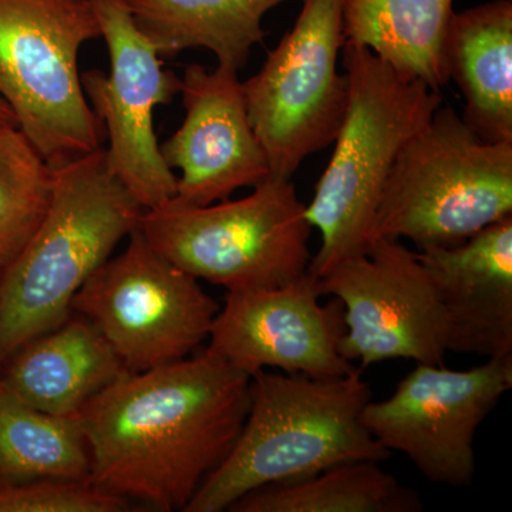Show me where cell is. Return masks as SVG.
<instances>
[{
	"mask_svg": "<svg viewBox=\"0 0 512 512\" xmlns=\"http://www.w3.org/2000/svg\"><path fill=\"white\" fill-rule=\"evenodd\" d=\"M72 311L92 323L127 372L141 373L191 356L210 338L220 306L137 227L127 248L76 293Z\"/></svg>",
	"mask_w": 512,
	"mask_h": 512,
	"instance_id": "9c48e42d",
	"label": "cell"
},
{
	"mask_svg": "<svg viewBox=\"0 0 512 512\" xmlns=\"http://www.w3.org/2000/svg\"><path fill=\"white\" fill-rule=\"evenodd\" d=\"M454 0H345L346 42L440 90L448 83L444 42Z\"/></svg>",
	"mask_w": 512,
	"mask_h": 512,
	"instance_id": "d6986e66",
	"label": "cell"
},
{
	"mask_svg": "<svg viewBox=\"0 0 512 512\" xmlns=\"http://www.w3.org/2000/svg\"><path fill=\"white\" fill-rule=\"evenodd\" d=\"M370 400L372 387L362 369L329 379L256 372L237 443L184 511H228L265 485L311 477L353 461L383 463L392 453L362 423Z\"/></svg>",
	"mask_w": 512,
	"mask_h": 512,
	"instance_id": "7a4b0ae2",
	"label": "cell"
},
{
	"mask_svg": "<svg viewBox=\"0 0 512 512\" xmlns=\"http://www.w3.org/2000/svg\"><path fill=\"white\" fill-rule=\"evenodd\" d=\"M144 211L114 173L106 148L55 168L45 217L0 272V363L70 318L76 293Z\"/></svg>",
	"mask_w": 512,
	"mask_h": 512,
	"instance_id": "3957f363",
	"label": "cell"
},
{
	"mask_svg": "<svg viewBox=\"0 0 512 512\" xmlns=\"http://www.w3.org/2000/svg\"><path fill=\"white\" fill-rule=\"evenodd\" d=\"M110 55V74L82 73L86 99L109 138L111 167L144 210L173 200L177 175L165 163L154 110L180 94L181 79L138 30L123 0H90Z\"/></svg>",
	"mask_w": 512,
	"mask_h": 512,
	"instance_id": "8fae6325",
	"label": "cell"
},
{
	"mask_svg": "<svg viewBox=\"0 0 512 512\" xmlns=\"http://www.w3.org/2000/svg\"><path fill=\"white\" fill-rule=\"evenodd\" d=\"M447 79L463 93L464 123L481 140L512 141V2L454 12L444 42Z\"/></svg>",
	"mask_w": 512,
	"mask_h": 512,
	"instance_id": "e0dca14e",
	"label": "cell"
},
{
	"mask_svg": "<svg viewBox=\"0 0 512 512\" xmlns=\"http://www.w3.org/2000/svg\"><path fill=\"white\" fill-rule=\"evenodd\" d=\"M316 284L320 296L342 302L346 333L340 353L359 362V369L397 359L443 365V311L429 274L402 241L376 239Z\"/></svg>",
	"mask_w": 512,
	"mask_h": 512,
	"instance_id": "7c38bea8",
	"label": "cell"
},
{
	"mask_svg": "<svg viewBox=\"0 0 512 512\" xmlns=\"http://www.w3.org/2000/svg\"><path fill=\"white\" fill-rule=\"evenodd\" d=\"M0 383L20 402L57 416H77L127 372L109 343L84 318H69L9 357Z\"/></svg>",
	"mask_w": 512,
	"mask_h": 512,
	"instance_id": "2e32d148",
	"label": "cell"
},
{
	"mask_svg": "<svg viewBox=\"0 0 512 512\" xmlns=\"http://www.w3.org/2000/svg\"><path fill=\"white\" fill-rule=\"evenodd\" d=\"M0 272H2V271H0Z\"/></svg>",
	"mask_w": 512,
	"mask_h": 512,
	"instance_id": "d4e9b609",
	"label": "cell"
},
{
	"mask_svg": "<svg viewBox=\"0 0 512 512\" xmlns=\"http://www.w3.org/2000/svg\"><path fill=\"white\" fill-rule=\"evenodd\" d=\"M55 168L18 126L0 124V271L19 255L45 217Z\"/></svg>",
	"mask_w": 512,
	"mask_h": 512,
	"instance_id": "7402d4cb",
	"label": "cell"
},
{
	"mask_svg": "<svg viewBox=\"0 0 512 512\" xmlns=\"http://www.w3.org/2000/svg\"><path fill=\"white\" fill-rule=\"evenodd\" d=\"M320 298L309 271L288 285L228 292L207 349L249 376L268 367L316 379L348 376L359 367L340 353L342 302Z\"/></svg>",
	"mask_w": 512,
	"mask_h": 512,
	"instance_id": "4fadbf2b",
	"label": "cell"
},
{
	"mask_svg": "<svg viewBox=\"0 0 512 512\" xmlns=\"http://www.w3.org/2000/svg\"><path fill=\"white\" fill-rule=\"evenodd\" d=\"M180 94L183 123L160 144L165 163L181 174L174 200L204 207L271 177L237 70L190 64Z\"/></svg>",
	"mask_w": 512,
	"mask_h": 512,
	"instance_id": "5bb4252c",
	"label": "cell"
},
{
	"mask_svg": "<svg viewBox=\"0 0 512 512\" xmlns=\"http://www.w3.org/2000/svg\"><path fill=\"white\" fill-rule=\"evenodd\" d=\"M0 124H13V126H18L15 114H13V111L10 110V107L5 103L2 97H0Z\"/></svg>",
	"mask_w": 512,
	"mask_h": 512,
	"instance_id": "cb8c5ba5",
	"label": "cell"
},
{
	"mask_svg": "<svg viewBox=\"0 0 512 512\" xmlns=\"http://www.w3.org/2000/svg\"><path fill=\"white\" fill-rule=\"evenodd\" d=\"M512 215V141L490 143L441 104L400 151L377 207L370 244L409 239L454 247Z\"/></svg>",
	"mask_w": 512,
	"mask_h": 512,
	"instance_id": "5b68a950",
	"label": "cell"
},
{
	"mask_svg": "<svg viewBox=\"0 0 512 512\" xmlns=\"http://www.w3.org/2000/svg\"><path fill=\"white\" fill-rule=\"evenodd\" d=\"M511 387L512 357L488 359L468 370L417 363L389 399L366 404L362 423L431 483L470 487L478 427Z\"/></svg>",
	"mask_w": 512,
	"mask_h": 512,
	"instance_id": "30bf717a",
	"label": "cell"
},
{
	"mask_svg": "<svg viewBox=\"0 0 512 512\" xmlns=\"http://www.w3.org/2000/svg\"><path fill=\"white\" fill-rule=\"evenodd\" d=\"M138 30L161 59L207 49L221 66L239 70L264 39L262 20L291 0H123Z\"/></svg>",
	"mask_w": 512,
	"mask_h": 512,
	"instance_id": "ac0fdd59",
	"label": "cell"
},
{
	"mask_svg": "<svg viewBox=\"0 0 512 512\" xmlns=\"http://www.w3.org/2000/svg\"><path fill=\"white\" fill-rule=\"evenodd\" d=\"M90 454L77 416L28 406L0 383V480L90 481Z\"/></svg>",
	"mask_w": 512,
	"mask_h": 512,
	"instance_id": "44dd1931",
	"label": "cell"
},
{
	"mask_svg": "<svg viewBox=\"0 0 512 512\" xmlns=\"http://www.w3.org/2000/svg\"><path fill=\"white\" fill-rule=\"evenodd\" d=\"M342 67L348 107L328 167L306 205V217L320 234L309 264L316 279L369 248L384 185L400 151L443 104L440 90L400 73L367 47L346 42Z\"/></svg>",
	"mask_w": 512,
	"mask_h": 512,
	"instance_id": "277c9868",
	"label": "cell"
},
{
	"mask_svg": "<svg viewBox=\"0 0 512 512\" xmlns=\"http://www.w3.org/2000/svg\"><path fill=\"white\" fill-rule=\"evenodd\" d=\"M420 494L376 461L338 464L299 480L256 488L232 512H421Z\"/></svg>",
	"mask_w": 512,
	"mask_h": 512,
	"instance_id": "ffe728a7",
	"label": "cell"
},
{
	"mask_svg": "<svg viewBox=\"0 0 512 512\" xmlns=\"http://www.w3.org/2000/svg\"><path fill=\"white\" fill-rule=\"evenodd\" d=\"M251 376L204 349L124 372L77 414L90 483L158 511H184L237 443Z\"/></svg>",
	"mask_w": 512,
	"mask_h": 512,
	"instance_id": "6da1fadb",
	"label": "cell"
},
{
	"mask_svg": "<svg viewBox=\"0 0 512 512\" xmlns=\"http://www.w3.org/2000/svg\"><path fill=\"white\" fill-rule=\"evenodd\" d=\"M295 25L242 82L271 177L291 180L303 161L330 146L348 107V80L338 69L346 43L345 0H302Z\"/></svg>",
	"mask_w": 512,
	"mask_h": 512,
	"instance_id": "ba28073f",
	"label": "cell"
},
{
	"mask_svg": "<svg viewBox=\"0 0 512 512\" xmlns=\"http://www.w3.org/2000/svg\"><path fill=\"white\" fill-rule=\"evenodd\" d=\"M138 229L168 261L228 292L291 284L308 274L312 259L306 204L281 178L204 207L173 198L144 211Z\"/></svg>",
	"mask_w": 512,
	"mask_h": 512,
	"instance_id": "8992f818",
	"label": "cell"
},
{
	"mask_svg": "<svg viewBox=\"0 0 512 512\" xmlns=\"http://www.w3.org/2000/svg\"><path fill=\"white\" fill-rule=\"evenodd\" d=\"M100 37L90 0H0V97L53 168L103 143L79 70L80 49Z\"/></svg>",
	"mask_w": 512,
	"mask_h": 512,
	"instance_id": "52a82bcc",
	"label": "cell"
},
{
	"mask_svg": "<svg viewBox=\"0 0 512 512\" xmlns=\"http://www.w3.org/2000/svg\"><path fill=\"white\" fill-rule=\"evenodd\" d=\"M416 254L443 311L447 352L512 357V215Z\"/></svg>",
	"mask_w": 512,
	"mask_h": 512,
	"instance_id": "9a60e30c",
	"label": "cell"
},
{
	"mask_svg": "<svg viewBox=\"0 0 512 512\" xmlns=\"http://www.w3.org/2000/svg\"><path fill=\"white\" fill-rule=\"evenodd\" d=\"M130 503L90 481L0 480V512H126Z\"/></svg>",
	"mask_w": 512,
	"mask_h": 512,
	"instance_id": "603a6c76",
	"label": "cell"
}]
</instances>
